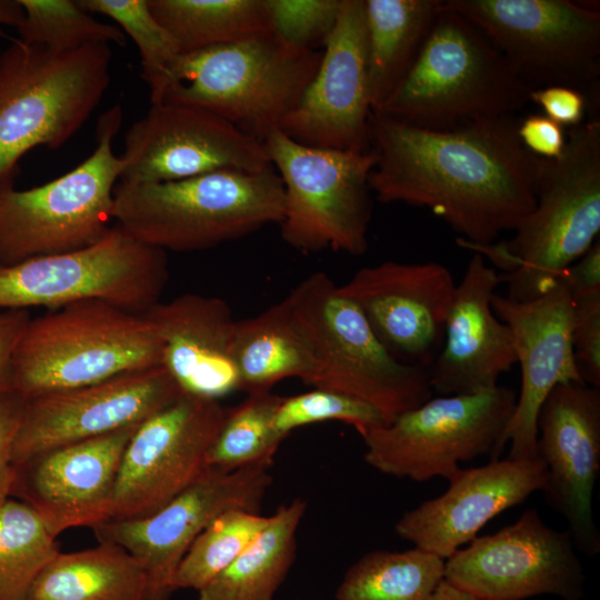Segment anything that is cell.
<instances>
[{
  "label": "cell",
  "instance_id": "35",
  "mask_svg": "<svg viewBox=\"0 0 600 600\" xmlns=\"http://www.w3.org/2000/svg\"><path fill=\"white\" fill-rule=\"evenodd\" d=\"M269 516L230 509L216 517L196 538L174 573V590H201L228 568L259 536Z\"/></svg>",
  "mask_w": 600,
  "mask_h": 600
},
{
  "label": "cell",
  "instance_id": "15",
  "mask_svg": "<svg viewBox=\"0 0 600 600\" xmlns=\"http://www.w3.org/2000/svg\"><path fill=\"white\" fill-rule=\"evenodd\" d=\"M443 578L478 600H580L586 579L570 533L549 527L536 508L458 549L444 560Z\"/></svg>",
  "mask_w": 600,
  "mask_h": 600
},
{
  "label": "cell",
  "instance_id": "40",
  "mask_svg": "<svg viewBox=\"0 0 600 600\" xmlns=\"http://www.w3.org/2000/svg\"><path fill=\"white\" fill-rule=\"evenodd\" d=\"M571 341L582 381L600 389V292L573 299Z\"/></svg>",
  "mask_w": 600,
  "mask_h": 600
},
{
  "label": "cell",
  "instance_id": "39",
  "mask_svg": "<svg viewBox=\"0 0 600 600\" xmlns=\"http://www.w3.org/2000/svg\"><path fill=\"white\" fill-rule=\"evenodd\" d=\"M270 30L299 49L322 50L340 11L341 0H266Z\"/></svg>",
  "mask_w": 600,
  "mask_h": 600
},
{
  "label": "cell",
  "instance_id": "44",
  "mask_svg": "<svg viewBox=\"0 0 600 600\" xmlns=\"http://www.w3.org/2000/svg\"><path fill=\"white\" fill-rule=\"evenodd\" d=\"M30 319L29 310L0 311V396L12 391L13 353Z\"/></svg>",
  "mask_w": 600,
  "mask_h": 600
},
{
  "label": "cell",
  "instance_id": "31",
  "mask_svg": "<svg viewBox=\"0 0 600 600\" xmlns=\"http://www.w3.org/2000/svg\"><path fill=\"white\" fill-rule=\"evenodd\" d=\"M148 4L181 54L270 30L266 0H148Z\"/></svg>",
  "mask_w": 600,
  "mask_h": 600
},
{
  "label": "cell",
  "instance_id": "38",
  "mask_svg": "<svg viewBox=\"0 0 600 600\" xmlns=\"http://www.w3.org/2000/svg\"><path fill=\"white\" fill-rule=\"evenodd\" d=\"M323 421H341L359 434L387 424L382 413L359 399L331 390L314 388L308 392L282 397L273 419L278 434L284 439L292 430Z\"/></svg>",
  "mask_w": 600,
  "mask_h": 600
},
{
  "label": "cell",
  "instance_id": "32",
  "mask_svg": "<svg viewBox=\"0 0 600 600\" xmlns=\"http://www.w3.org/2000/svg\"><path fill=\"white\" fill-rule=\"evenodd\" d=\"M444 576V559L412 548L374 550L346 571L337 600H429Z\"/></svg>",
  "mask_w": 600,
  "mask_h": 600
},
{
  "label": "cell",
  "instance_id": "34",
  "mask_svg": "<svg viewBox=\"0 0 600 600\" xmlns=\"http://www.w3.org/2000/svg\"><path fill=\"white\" fill-rule=\"evenodd\" d=\"M281 399L271 391L253 392L238 406L228 408L207 456L208 469L231 472L254 464H272L283 440L273 426Z\"/></svg>",
  "mask_w": 600,
  "mask_h": 600
},
{
  "label": "cell",
  "instance_id": "47",
  "mask_svg": "<svg viewBox=\"0 0 600 600\" xmlns=\"http://www.w3.org/2000/svg\"><path fill=\"white\" fill-rule=\"evenodd\" d=\"M429 600H478L472 594L452 586L447 580L439 583Z\"/></svg>",
  "mask_w": 600,
  "mask_h": 600
},
{
  "label": "cell",
  "instance_id": "19",
  "mask_svg": "<svg viewBox=\"0 0 600 600\" xmlns=\"http://www.w3.org/2000/svg\"><path fill=\"white\" fill-rule=\"evenodd\" d=\"M364 0H341L318 69L279 130L313 148L370 150Z\"/></svg>",
  "mask_w": 600,
  "mask_h": 600
},
{
  "label": "cell",
  "instance_id": "9",
  "mask_svg": "<svg viewBox=\"0 0 600 600\" xmlns=\"http://www.w3.org/2000/svg\"><path fill=\"white\" fill-rule=\"evenodd\" d=\"M287 297L317 349L312 387L367 402L387 423L433 397L428 371L394 358L327 273L310 274Z\"/></svg>",
  "mask_w": 600,
  "mask_h": 600
},
{
  "label": "cell",
  "instance_id": "29",
  "mask_svg": "<svg viewBox=\"0 0 600 600\" xmlns=\"http://www.w3.org/2000/svg\"><path fill=\"white\" fill-rule=\"evenodd\" d=\"M146 576L126 549L111 542L57 553L32 582L26 600H144Z\"/></svg>",
  "mask_w": 600,
  "mask_h": 600
},
{
  "label": "cell",
  "instance_id": "23",
  "mask_svg": "<svg viewBox=\"0 0 600 600\" xmlns=\"http://www.w3.org/2000/svg\"><path fill=\"white\" fill-rule=\"evenodd\" d=\"M138 427L61 446L14 464L11 497L29 504L54 537L109 520L121 460Z\"/></svg>",
  "mask_w": 600,
  "mask_h": 600
},
{
  "label": "cell",
  "instance_id": "12",
  "mask_svg": "<svg viewBox=\"0 0 600 600\" xmlns=\"http://www.w3.org/2000/svg\"><path fill=\"white\" fill-rule=\"evenodd\" d=\"M168 278L166 251L114 226L86 248L0 266V309L99 299L141 314L160 301Z\"/></svg>",
  "mask_w": 600,
  "mask_h": 600
},
{
  "label": "cell",
  "instance_id": "22",
  "mask_svg": "<svg viewBox=\"0 0 600 600\" xmlns=\"http://www.w3.org/2000/svg\"><path fill=\"white\" fill-rule=\"evenodd\" d=\"M491 304L512 332L521 371L520 392L501 446L504 449L510 442L509 459H531L538 456L537 420L549 393L561 383L583 382L571 341L572 298L558 282L540 297L524 302L494 293Z\"/></svg>",
  "mask_w": 600,
  "mask_h": 600
},
{
  "label": "cell",
  "instance_id": "33",
  "mask_svg": "<svg viewBox=\"0 0 600 600\" xmlns=\"http://www.w3.org/2000/svg\"><path fill=\"white\" fill-rule=\"evenodd\" d=\"M39 514L9 499L0 509V600H26L39 572L60 552Z\"/></svg>",
  "mask_w": 600,
  "mask_h": 600
},
{
  "label": "cell",
  "instance_id": "37",
  "mask_svg": "<svg viewBox=\"0 0 600 600\" xmlns=\"http://www.w3.org/2000/svg\"><path fill=\"white\" fill-rule=\"evenodd\" d=\"M89 13L107 16L136 43L142 66V79L150 89L151 104L157 103L169 67L181 54L173 37L152 14L148 0H78Z\"/></svg>",
  "mask_w": 600,
  "mask_h": 600
},
{
  "label": "cell",
  "instance_id": "45",
  "mask_svg": "<svg viewBox=\"0 0 600 600\" xmlns=\"http://www.w3.org/2000/svg\"><path fill=\"white\" fill-rule=\"evenodd\" d=\"M559 282L566 287L572 300L600 292L599 240L563 271Z\"/></svg>",
  "mask_w": 600,
  "mask_h": 600
},
{
  "label": "cell",
  "instance_id": "2",
  "mask_svg": "<svg viewBox=\"0 0 600 600\" xmlns=\"http://www.w3.org/2000/svg\"><path fill=\"white\" fill-rule=\"evenodd\" d=\"M536 204L511 239L472 250L506 272V297L533 300L598 240L600 231V121L570 129L557 159L534 156Z\"/></svg>",
  "mask_w": 600,
  "mask_h": 600
},
{
  "label": "cell",
  "instance_id": "21",
  "mask_svg": "<svg viewBox=\"0 0 600 600\" xmlns=\"http://www.w3.org/2000/svg\"><path fill=\"white\" fill-rule=\"evenodd\" d=\"M537 452L548 472L547 503L566 519L576 548L597 556L592 497L600 471V389L583 382L554 387L538 414Z\"/></svg>",
  "mask_w": 600,
  "mask_h": 600
},
{
  "label": "cell",
  "instance_id": "13",
  "mask_svg": "<svg viewBox=\"0 0 600 600\" xmlns=\"http://www.w3.org/2000/svg\"><path fill=\"white\" fill-rule=\"evenodd\" d=\"M480 28L531 88L600 74V12L569 0H444Z\"/></svg>",
  "mask_w": 600,
  "mask_h": 600
},
{
  "label": "cell",
  "instance_id": "20",
  "mask_svg": "<svg viewBox=\"0 0 600 600\" xmlns=\"http://www.w3.org/2000/svg\"><path fill=\"white\" fill-rule=\"evenodd\" d=\"M456 287L439 262L388 260L359 269L339 291L394 358L428 371L443 344Z\"/></svg>",
  "mask_w": 600,
  "mask_h": 600
},
{
  "label": "cell",
  "instance_id": "41",
  "mask_svg": "<svg viewBox=\"0 0 600 600\" xmlns=\"http://www.w3.org/2000/svg\"><path fill=\"white\" fill-rule=\"evenodd\" d=\"M26 400L14 391L0 396V509L10 499L14 482L13 443Z\"/></svg>",
  "mask_w": 600,
  "mask_h": 600
},
{
  "label": "cell",
  "instance_id": "4",
  "mask_svg": "<svg viewBox=\"0 0 600 600\" xmlns=\"http://www.w3.org/2000/svg\"><path fill=\"white\" fill-rule=\"evenodd\" d=\"M532 89L491 39L444 4L399 87L373 112L428 130L512 116Z\"/></svg>",
  "mask_w": 600,
  "mask_h": 600
},
{
  "label": "cell",
  "instance_id": "26",
  "mask_svg": "<svg viewBox=\"0 0 600 600\" xmlns=\"http://www.w3.org/2000/svg\"><path fill=\"white\" fill-rule=\"evenodd\" d=\"M141 314L158 331L162 366L182 393L219 400L239 390L232 357L237 321L223 299L184 293Z\"/></svg>",
  "mask_w": 600,
  "mask_h": 600
},
{
  "label": "cell",
  "instance_id": "24",
  "mask_svg": "<svg viewBox=\"0 0 600 600\" xmlns=\"http://www.w3.org/2000/svg\"><path fill=\"white\" fill-rule=\"evenodd\" d=\"M547 478L546 463L539 456L496 459L461 469L449 480L444 493L404 512L394 531L414 547L446 560L478 537L491 519L542 491Z\"/></svg>",
  "mask_w": 600,
  "mask_h": 600
},
{
  "label": "cell",
  "instance_id": "10",
  "mask_svg": "<svg viewBox=\"0 0 600 600\" xmlns=\"http://www.w3.org/2000/svg\"><path fill=\"white\" fill-rule=\"evenodd\" d=\"M264 147L283 184L284 210L278 223L283 241L302 252L364 254L376 152L308 147L279 129Z\"/></svg>",
  "mask_w": 600,
  "mask_h": 600
},
{
  "label": "cell",
  "instance_id": "11",
  "mask_svg": "<svg viewBox=\"0 0 600 600\" xmlns=\"http://www.w3.org/2000/svg\"><path fill=\"white\" fill-rule=\"evenodd\" d=\"M514 391L497 386L472 394L431 397L391 422L361 433L364 461L381 473L448 481L459 462L488 456L499 459L501 439L513 414Z\"/></svg>",
  "mask_w": 600,
  "mask_h": 600
},
{
  "label": "cell",
  "instance_id": "46",
  "mask_svg": "<svg viewBox=\"0 0 600 600\" xmlns=\"http://www.w3.org/2000/svg\"><path fill=\"white\" fill-rule=\"evenodd\" d=\"M23 18L19 0H0V26L17 27Z\"/></svg>",
  "mask_w": 600,
  "mask_h": 600
},
{
  "label": "cell",
  "instance_id": "28",
  "mask_svg": "<svg viewBox=\"0 0 600 600\" xmlns=\"http://www.w3.org/2000/svg\"><path fill=\"white\" fill-rule=\"evenodd\" d=\"M443 7V0H364L372 112L399 87Z\"/></svg>",
  "mask_w": 600,
  "mask_h": 600
},
{
  "label": "cell",
  "instance_id": "6",
  "mask_svg": "<svg viewBox=\"0 0 600 600\" xmlns=\"http://www.w3.org/2000/svg\"><path fill=\"white\" fill-rule=\"evenodd\" d=\"M110 44L58 52L14 39L0 51V190L31 149L62 147L87 122L111 80Z\"/></svg>",
  "mask_w": 600,
  "mask_h": 600
},
{
  "label": "cell",
  "instance_id": "42",
  "mask_svg": "<svg viewBox=\"0 0 600 600\" xmlns=\"http://www.w3.org/2000/svg\"><path fill=\"white\" fill-rule=\"evenodd\" d=\"M529 102L539 106L546 117L562 128L581 124L587 107L586 97L579 89L562 84L532 89Z\"/></svg>",
  "mask_w": 600,
  "mask_h": 600
},
{
  "label": "cell",
  "instance_id": "43",
  "mask_svg": "<svg viewBox=\"0 0 600 600\" xmlns=\"http://www.w3.org/2000/svg\"><path fill=\"white\" fill-rule=\"evenodd\" d=\"M517 131L522 146L536 157L557 159L564 150L563 128L544 114H531L518 121Z\"/></svg>",
  "mask_w": 600,
  "mask_h": 600
},
{
  "label": "cell",
  "instance_id": "25",
  "mask_svg": "<svg viewBox=\"0 0 600 600\" xmlns=\"http://www.w3.org/2000/svg\"><path fill=\"white\" fill-rule=\"evenodd\" d=\"M499 283L500 274L474 252L457 283L442 348L428 370L430 388L438 396L492 389L517 363L512 332L491 304Z\"/></svg>",
  "mask_w": 600,
  "mask_h": 600
},
{
  "label": "cell",
  "instance_id": "5",
  "mask_svg": "<svg viewBox=\"0 0 600 600\" xmlns=\"http://www.w3.org/2000/svg\"><path fill=\"white\" fill-rule=\"evenodd\" d=\"M321 54L290 46L271 30L180 54L157 103L204 109L264 143L299 101Z\"/></svg>",
  "mask_w": 600,
  "mask_h": 600
},
{
  "label": "cell",
  "instance_id": "3",
  "mask_svg": "<svg viewBox=\"0 0 600 600\" xmlns=\"http://www.w3.org/2000/svg\"><path fill=\"white\" fill-rule=\"evenodd\" d=\"M282 181L258 172L218 170L167 182L118 181L112 220L130 237L163 251H199L279 223Z\"/></svg>",
  "mask_w": 600,
  "mask_h": 600
},
{
  "label": "cell",
  "instance_id": "7",
  "mask_svg": "<svg viewBox=\"0 0 600 600\" xmlns=\"http://www.w3.org/2000/svg\"><path fill=\"white\" fill-rule=\"evenodd\" d=\"M161 364V338L142 314L82 300L30 319L13 353L12 391L29 400Z\"/></svg>",
  "mask_w": 600,
  "mask_h": 600
},
{
  "label": "cell",
  "instance_id": "8",
  "mask_svg": "<svg viewBox=\"0 0 600 600\" xmlns=\"http://www.w3.org/2000/svg\"><path fill=\"white\" fill-rule=\"evenodd\" d=\"M122 116L118 102L100 116L94 151L72 170L34 188L0 190V266L86 248L111 229L123 168L112 142Z\"/></svg>",
  "mask_w": 600,
  "mask_h": 600
},
{
  "label": "cell",
  "instance_id": "30",
  "mask_svg": "<svg viewBox=\"0 0 600 600\" xmlns=\"http://www.w3.org/2000/svg\"><path fill=\"white\" fill-rule=\"evenodd\" d=\"M306 510L301 498L279 506L259 536L198 591V600H272L294 562L297 530Z\"/></svg>",
  "mask_w": 600,
  "mask_h": 600
},
{
  "label": "cell",
  "instance_id": "18",
  "mask_svg": "<svg viewBox=\"0 0 600 600\" xmlns=\"http://www.w3.org/2000/svg\"><path fill=\"white\" fill-rule=\"evenodd\" d=\"M181 394L161 364L26 400L13 443V463L61 446L140 424Z\"/></svg>",
  "mask_w": 600,
  "mask_h": 600
},
{
  "label": "cell",
  "instance_id": "27",
  "mask_svg": "<svg viewBox=\"0 0 600 600\" xmlns=\"http://www.w3.org/2000/svg\"><path fill=\"white\" fill-rule=\"evenodd\" d=\"M232 357L247 393L270 391L288 378L311 386L319 370L314 342L288 297L236 322Z\"/></svg>",
  "mask_w": 600,
  "mask_h": 600
},
{
  "label": "cell",
  "instance_id": "1",
  "mask_svg": "<svg viewBox=\"0 0 600 600\" xmlns=\"http://www.w3.org/2000/svg\"><path fill=\"white\" fill-rule=\"evenodd\" d=\"M369 129L376 198L430 209L464 247L491 244L534 208V156L513 116L428 130L372 112Z\"/></svg>",
  "mask_w": 600,
  "mask_h": 600
},
{
  "label": "cell",
  "instance_id": "36",
  "mask_svg": "<svg viewBox=\"0 0 600 600\" xmlns=\"http://www.w3.org/2000/svg\"><path fill=\"white\" fill-rule=\"evenodd\" d=\"M23 18L16 27L19 39L58 52L97 43L123 47L126 34L117 26L103 23L77 1L19 0Z\"/></svg>",
  "mask_w": 600,
  "mask_h": 600
},
{
  "label": "cell",
  "instance_id": "17",
  "mask_svg": "<svg viewBox=\"0 0 600 600\" xmlns=\"http://www.w3.org/2000/svg\"><path fill=\"white\" fill-rule=\"evenodd\" d=\"M119 181L167 182L218 170L258 172L271 166L264 143L204 109L160 102L124 136Z\"/></svg>",
  "mask_w": 600,
  "mask_h": 600
},
{
  "label": "cell",
  "instance_id": "14",
  "mask_svg": "<svg viewBox=\"0 0 600 600\" xmlns=\"http://www.w3.org/2000/svg\"><path fill=\"white\" fill-rule=\"evenodd\" d=\"M227 410L219 400L182 393L140 423L121 460L109 520L150 516L197 482L209 470Z\"/></svg>",
  "mask_w": 600,
  "mask_h": 600
},
{
  "label": "cell",
  "instance_id": "16",
  "mask_svg": "<svg viewBox=\"0 0 600 600\" xmlns=\"http://www.w3.org/2000/svg\"><path fill=\"white\" fill-rule=\"evenodd\" d=\"M271 464L231 472L208 470L197 482L154 513L107 520L92 528L99 542L126 549L146 576L144 600H169L174 573L202 530L230 509L258 512L272 483Z\"/></svg>",
  "mask_w": 600,
  "mask_h": 600
}]
</instances>
